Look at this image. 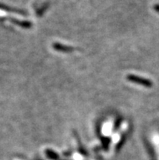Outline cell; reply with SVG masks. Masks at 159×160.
<instances>
[{"label":"cell","mask_w":159,"mask_h":160,"mask_svg":"<svg viewBox=\"0 0 159 160\" xmlns=\"http://www.w3.org/2000/svg\"><path fill=\"white\" fill-rule=\"evenodd\" d=\"M12 22H14L15 24H19L20 26L24 27V28H29L31 27V23L30 22H28V21H19V20H12Z\"/></svg>","instance_id":"3"},{"label":"cell","mask_w":159,"mask_h":160,"mask_svg":"<svg viewBox=\"0 0 159 160\" xmlns=\"http://www.w3.org/2000/svg\"><path fill=\"white\" fill-rule=\"evenodd\" d=\"M154 9H155L156 12H157L159 13V4H157L154 6Z\"/></svg>","instance_id":"4"},{"label":"cell","mask_w":159,"mask_h":160,"mask_svg":"<svg viewBox=\"0 0 159 160\" xmlns=\"http://www.w3.org/2000/svg\"><path fill=\"white\" fill-rule=\"evenodd\" d=\"M127 78L128 81H130L131 82H133V83L142 85H144V86H146V87H150V86H152L151 81H149V80L148 79H145V78H142V77H137V76L134 75L127 76Z\"/></svg>","instance_id":"1"},{"label":"cell","mask_w":159,"mask_h":160,"mask_svg":"<svg viewBox=\"0 0 159 160\" xmlns=\"http://www.w3.org/2000/svg\"><path fill=\"white\" fill-rule=\"evenodd\" d=\"M53 47H54L56 51H62V52H71V51H74V48L70 47H67V46H63L62 44H59V43H55V44L53 45Z\"/></svg>","instance_id":"2"}]
</instances>
